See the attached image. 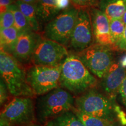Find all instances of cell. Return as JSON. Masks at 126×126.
<instances>
[{
	"instance_id": "cell-1",
	"label": "cell",
	"mask_w": 126,
	"mask_h": 126,
	"mask_svg": "<svg viewBox=\"0 0 126 126\" xmlns=\"http://www.w3.org/2000/svg\"><path fill=\"white\" fill-rule=\"evenodd\" d=\"M97 80L77 55L69 54L62 64L60 86L74 94L94 88Z\"/></svg>"
},
{
	"instance_id": "cell-2",
	"label": "cell",
	"mask_w": 126,
	"mask_h": 126,
	"mask_svg": "<svg viewBox=\"0 0 126 126\" xmlns=\"http://www.w3.org/2000/svg\"><path fill=\"white\" fill-rule=\"evenodd\" d=\"M0 73L9 94L15 97L35 95L26 80V72L12 54L1 50Z\"/></svg>"
},
{
	"instance_id": "cell-3",
	"label": "cell",
	"mask_w": 126,
	"mask_h": 126,
	"mask_svg": "<svg viewBox=\"0 0 126 126\" xmlns=\"http://www.w3.org/2000/svg\"><path fill=\"white\" fill-rule=\"evenodd\" d=\"M74 104V99L70 92L62 88H56L42 95L37 100L36 113L39 122L46 124L50 120L72 110Z\"/></svg>"
},
{
	"instance_id": "cell-4",
	"label": "cell",
	"mask_w": 126,
	"mask_h": 126,
	"mask_svg": "<svg viewBox=\"0 0 126 126\" xmlns=\"http://www.w3.org/2000/svg\"><path fill=\"white\" fill-rule=\"evenodd\" d=\"M115 104L94 88L81 94L75 100V109L80 112L111 122H114Z\"/></svg>"
},
{
	"instance_id": "cell-5",
	"label": "cell",
	"mask_w": 126,
	"mask_h": 126,
	"mask_svg": "<svg viewBox=\"0 0 126 126\" xmlns=\"http://www.w3.org/2000/svg\"><path fill=\"white\" fill-rule=\"evenodd\" d=\"M78 14V9L73 6L61 11L46 24L43 36L65 47L68 46Z\"/></svg>"
},
{
	"instance_id": "cell-6",
	"label": "cell",
	"mask_w": 126,
	"mask_h": 126,
	"mask_svg": "<svg viewBox=\"0 0 126 126\" xmlns=\"http://www.w3.org/2000/svg\"><path fill=\"white\" fill-rule=\"evenodd\" d=\"M62 64L58 66L33 65L26 71V80L34 94L44 95L59 88Z\"/></svg>"
},
{
	"instance_id": "cell-7",
	"label": "cell",
	"mask_w": 126,
	"mask_h": 126,
	"mask_svg": "<svg viewBox=\"0 0 126 126\" xmlns=\"http://www.w3.org/2000/svg\"><path fill=\"white\" fill-rule=\"evenodd\" d=\"M34 120L33 100L29 97H16L1 112L0 126H26Z\"/></svg>"
},
{
	"instance_id": "cell-8",
	"label": "cell",
	"mask_w": 126,
	"mask_h": 126,
	"mask_svg": "<svg viewBox=\"0 0 126 126\" xmlns=\"http://www.w3.org/2000/svg\"><path fill=\"white\" fill-rule=\"evenodd\" d=\"M113 50L110 47L94 43L77 55L92 74L102 79L114 63Z\"/></svg>"
},
{
	"instance_id": "cell-9",
	"label": "cell",
	"mask_w": 126,
	"mask_h": 126,
	"mask_svg": "<svg viewBox=\"0 0 126 126\" xmlns=\"http://www.w3.org/2000/svg\"><path fill=\"white\" fill-rule=\"evenodd\" d=\"M68 55L65 46L40 36L31 60L33 65L54 67L63 64Z\"/></svg>"
},
{
	"instance_id": "cell-10",
	"label": "cell",
	"mask_w": 126,
	"mask_h": 126,
	"mask_svg": "<svg viewBox=\"0 0 126 126\" xmlns=\"http://www.w3.org/2000/svg\"><path fill=\"white\" fill-rule=\"evenodd\" d=\"M92 21L89 9L78 10V17L72 31L69 47L79 53L94 44Z\"/></svg>"
},
{
	"instance_id": "cell-11",
	"label": "cell",
	"mask_w": 126,
	"mask_h": 126,
	"mask_svg": "<svg viewBox=\"0 0 126 126\" xmlns=\"http://www.w3.org/2000/svg\"><path fill=\"white\" fill-rule=\"evenodd\" d=\"M89 12L92 21L94 43L110 47L113 49L110 32V20L108 16L98 8L89 9Z\"/></svg>"
},
{
	"instance_id": "cell-12",
	"label": "cell",
	"mask_w": 126,
	"mask_h": 126,
	"mask_svg": "<svg viewBox=\"0 0 126 126\" xmlns=\"http://www.w3.org/2000/svg\"><path fill=\"white\" fill-rule=\"evenodd\" d=\"M126 75V69L114 62L102 78L101 86L105 95L115 103L120 89Z\"/></svg>"
},
{
	"instance_id": "cell-13",
	"label": "cell",
	"mask_w": 126,
	"mask_h": 126,
	"mask_svg": "<svg viewBox=\"0 0 126 126\" xmlns=\"http://www.w3.org/2000/svg\"><path fill=\"white\" fill-rule=\"evenodd\" d=\"M40 35L33 31L20 33L12 55L18 61L31 60Z\"/></svg>"
},
{
	"instance_id": "cell-14",
	"label": "cell",
	"mask_w": 126,
	"mask_h": 126,
	"mask_svg": "<svg viewBox=\"0 0 126 126\" xmlns=\"http://www.w3.org/2000/svg\"><path fill=\"white\" fill-rule=\"evenodd\" d=\"M98 8L111 20L122 18L126 11V0H98Z\"/></svg>"
},
{
	"instance_id": "cell-15",
	"label": "cell",
	"mask_w": 126,
	"mask_h": 126,
	"mask_svg": "<svg viewBox=\"0 0 126 126\" xmlns=\"http://www.w3.org/2000/svg\"><path fill=\"white\" fill-rule=\"evenodd\" d=\"M36 7L40 23H47L61 12L56 7V0H37Z\"/></svg>"
},
{
	"instance_id": "cell-16",
	"label": "cell",
	"mask_w": 126,
	"mask_h": 126,
	"mask_svg": "<svg viewBox=\"0 0 126 126\" xmlns=\"http://www.w3.org/2000/svg\"><path fill=\"white\" fill-rule=\"evenodd\" d=\"M19 34V32L14 26L0 29L1 50L12 54Z\"/></svg>"
},
{
	"instance_id": "cell-17",
	"label": "cell",
	"mask_w": 126,
	"mask_h": 126,
	"mask_svg": "<svg viewBox=\"0 0 126 126\" xmlns=\"http://www.w3.org/2000/svg\"><path fill=\"white\" fill-rule=\"evenodd\" d=\"M15 1L19 9L28 19L32 31L34 32L39 31L40 24L37 17L36 5L28 4L20 1Z\"/></svg>"
},
{
	"instance_id": "cell-18",
	"label": "cell",
	"mask_w": 126,
	"mask_h": 126,
	"mask_svg": "<svg viewBox=\"0 0 126 126\" xmlns=\"http://www.w3.org/2000/svg\"><path fill=\"white\" fill-rule=\"evenodd\" d=\"M46 126H85L83 123L72 110L60 115L50 120L45 124Z\"/></svg>"
},
{
	"instance_id": "cell-19",
	"label": "cell",
	"mask_w": 126,
	"mask_h": 126,
	"mask_svg": "<svg viewBox=\"0 0 126 126\" xmlns=\"http://www.w3.org/2000/svg\"><path fill=\"white\" fill-rule=\"evenodd\" d=\"M126 26L122 18L110 20V32L113 50H116L118 45L122 40Z\"/></svg>"
},
{
	"instance_id": "cell-20",
	"label": "cell",
	"mask_w": 126,
	"mask_h": 126,
	"mask_svg": "<svg viewBox=\"0 0 126 126\" xmlns=\"http://www.w3.org/2000/svg\"><path fill=\"white\" fill-rule=\"evenodd\" d=\"M9 9H11L14 16V27L20 33L33 31L28 19L20 11L15 3L11 5L9 7Z\"/></svg>"
},
{
	"instance_id": "cell-21",
	"label": "cell",
	"mask_w": 126,
	"mask_h": 126,
	"mask_svg": "<svg viewBox=\"0 0 126 126\" xmlns=\"http://www.w3.org/2000/svg\"><path fill=\"white\" fill-rule=\"evenodd\" d=\"M72 111L77 115V117L83 123L85 126H114V122L93 117L80 112L75 108L72 109Z\"/></svg>"
},
{
	"instance_id": "cell-22",
	"label": "cell",
	"mask_w": 126,
	"mask_h": 126,
	"mask_svg": "<svg viewBox=\"0 0 126 126\" xmlns=\"http://www.w3.org/2000/svg\"><path fill=\"white\" fill-rule=\"evenodd\" d=\"M72 6L77 9L98 8V0H71Z\"/></svg>"
},
{
	"instance_id": "cell-23",
	"label": "cell",
	"mask_w": 126,
	"mask_h": 126,
	"mask_svg": "<svg viewBox=\"0 0 126 126\" xmlns=\"http://www.w3.org/2000/svg\"><path fill=\"white\" fill-rule=\"evenodd\" d=\"M15 19L14 16L11 9L1 15L0 19V29H7L14 26Z\"/></svg>"
},
{
	"instance_id": "cell-24",
	"label": "cell",
	"mask_w": 126,
	"mask_h": 126,
	"mask_svg": "<svg viewBox=\"0 0 126 126\" xmlns=\"http://www.w3.org/2000/svg\"><path fill=\"white\" fill-rule=\"evenodd\" d=\"M9 93L5 83L1 78L0 82V104L1 106L5 103L8 98V94Z\"/></svg>"
},
{
	"instance_id": "cell-25",
	"label": "cell",
	"mask_w": 126,
	"mask_h": 126,
	"mask_svg": "<svg viewBox=\"0 0 126 126\" xmlns=\"http://www.w3.org/2000/svg\"><path fill=\"white\" fill-rule=\"evenodd\" d=\"M114 111L120 123L122 126H126V113L116 103L114 105Z\"/></svg>"
},
{
	"instance_id": "cell-26",
	"label": "cell",
	"mask_w": 126,
	"mask_h": 126,
	"mask_svg": "<svg viewBox=\"0 0 126 126\" xmlns=\"http://www.w3.org/2000/svg\"><path fill=\"white\" fill-rule=\"evenodd\" d=\"M16 1L13 0H0V14L2 15L8 10L9 7L12 4H15Z\"/></svg>"
},
{
	"instance_id": "cell-27",
	"label": "cell",
	"mask_w": 126,
	"mask_h": 126,
	"mask_svg": "<svg viewBox=\"0 0 126 126\" xmlns=\"http://www.w3.org/2000/svg\"><path fill=\"white\" fill-rule=\"evenodd\" d=\"M122 103L126 108V75L120 89L119 93Z\"/></svg>"
},
{
	"instance_id": "cell-28",
	"label": "cell",
	"mask_w": 126,
	"mask_h": 126,
	"mask_svg": "<svg viewBox=\"0 0 126 126\" xmlns=\"http://www.w3.org/2000/svg\"><path fill=\"white\" fill-rule=\"evenodd\" d=\"M70 2L71 0H56V7L61 12L68 8Z\"/></svg>"
},
{
	"instance_id": "cell-29",
	"label": "cell",
	"mask_w": 126,
	"mask_h": 126,
	"mask_svg": "<svg viewBox=\"0 0 126 126\" xmlns=\"http://www.w3.org/2000/svg\"><path fill=\"white\" fill-rule=\"evenodd\" d=\"M116 50L120 51H126V26L124 31L123 36L119 45H118Z\"/></svg>"
},
{
	"instance_id": "cell-30",
	"label": "cell",
	"mask_w": 126,
	"mask_h": 126,
	"mask_svg": "<svg viewBox=\"0 0 126 126\" xmlns=\"http://www.w3.org/2000/svg\"><path fill=\"white\" fill-rule=\"evenodd\" d=\"M119 62L123 67L126 69V54H124L121 57Z\"/></svg>"
},
{
	"instance_id": "cell-31",
	"label": "cell",
	"mask_w": 126,
	"mask_h": 126,
	"mask_svg": "<svg viewBox=\"0 0 126 126\" xmlns=\"http://www.w3.org/2000/svg\"><path fill=\"white\" fill-rule=\"evenodd\" d=\"M16 1H20L22 2L28 3V4L36 5L37 0H16Z\"/></svg>"
},
{
	"instance_id": "cell-32",
	"label": "cell",
	"mask_w": 126,
	"mask_h": 126,
	"mask_svg": "<svg viewBox=\"0 0 126 126\" xmlns=\"http://www.w3.org/2000/svg\"><path fill=\"white\" fill-rule=\"evenodd\" d=\"M122 19H123V20L124 23H125V25H126V11L125 13H124V14L123 16Z\"/></svg>"
},
{
	"instance_id": "cell-33",
	"label": "cell",
	"mask_w": 126,
	"mask_h": 126,
	"mask_svg": "<svg viewBox=\"0 0 126 126\" xmlns=\"http://www.w3.org/2000/svg\"><path fill=\"white\" fill-rule=\"evenodd\" d=\"M41 126L40 125H37V124H30V125H28V126Z\"/></svg>"
}]
</instances>
